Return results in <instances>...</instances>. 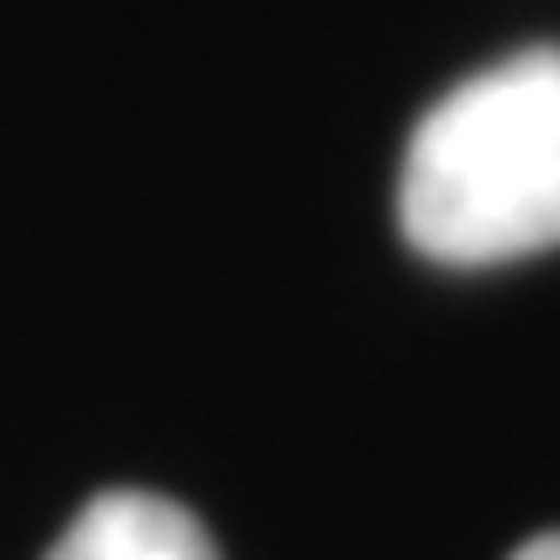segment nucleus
<instances>
[{"instance_id":"f257e3e1","label":"nucleus","mask_w":560,"mask_h":560,"mask_svg":"<svg viewBox=\"0 0 560 560\" xmlns=\"http://www.w3.org/2000/svg\"><path fill=\"white\" fill-rule=\"evenodd\" d=\"M398 230L419 257L459 270L560 244V48H520L419 115Z\"/></svg>"},{"instance_id":"f03ea898","label":"nucleus","mask_w":560,"mask_h":560,"mask_svg":"<svg viewBox=\"0 0 560 560\" xmlns=\"http://www.w3.org/2000/svg\"><path fill=\"white\" fill-rule=\"evenodd\" d=\"M48 560H223V553L189 506L142 487H115L68 520Z\"/></svg>"},{"instance_id":"7ed1b4c3","label":"nucleus","mask_w":560,"mask_h":560,"mask_svg":"<svg viewBox=\"0 0 560 560\" xmlns=\"http://www.w3.org/2000/svg\"><path fill=\"white\" fill-rule=\"evenodd\" d=\"M513 560H560V527H553V534H534V540L520 547Z\"/></svg>"}]
</instances>
